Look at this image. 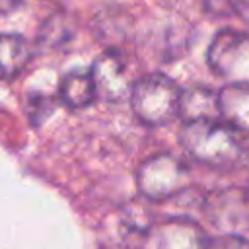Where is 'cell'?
Returning <instances> with one entry per match:
<instances>
[{
  "mask_svg": "<svg viewBox=\"0 0 249 249\" xmlns=\"http://www.w3.org/2000/svg\"><path fill=\"white\" fill-rule=\"evenodd\" d=\"M31 45L16 33H0V80L16 78L31 60Z\"/></svg>",
  "mask_w": 249,
  "mask_h": 249,
  "instance_id": "obj_11",
  "label": "cell"
},
{
  "mask_svg": "<svg viewBox=\"0 0 249 249\" xmlns=\"http://www.w3.org/2000/svg\"><path fill=\"white\" fill-rule=\"evenodd\" d=\"M27 113L33 123H43L51 113H53V103L45 95H35L27 103Z\"/></svg>",
  "mask_w": 249,
  "mask_h": 249,
  "instance_id": "obj_15",
  "label": "cell"
},
{
  "mask_svg": "<svg viewBox=\"0 0 249 249\" xmlns=\"http://www.w3.org/2000/svg\"><path fill=\"white\" fill-rule=\"evenodd\" d=\"M130 239L132 249H202L208 237L195 220L175 216L152 224Z\"/></svg>",
  "mask_w": 249,
  "mask_h": 249,
  "instance_id": "obj_4",
  "label": "cell"
},
{
  "mask_svg": "<svg viewBox=\"0 0 249 249\" xmlns=\"http://www.w3.org/2000/svg\"><path fill=\"white\" fill-rule=\"evenodd\" d=\"M58 97L70 109L89 107L97 97L89 70H72L64 74L58 86Z\"/></svg>",
  "mask_w": 249,
  "mask_h": 249,
  "instance_id": "obj_10",
  "label": "cell"
},
{
  "mask_svg": "<svg viewBox=\"0 0 249 249\" xmlns=\"http://www.w3.org/2000/svg\"><path fill=\"white\" fill-rule=\"evenodd\" d=\"M19 4H21V0H0V14H10Z\"/></svg>",
  "mask_w": 249,
  "mask_h": 249,
  "instance_id": "obj_17",
  "label": "cell"
},
{
  "mask_svg": "<svg viewBox=\"0 0 249 249\" xmlns=\"http://www.w3.org/2000/svg\"><path fill=\"white\" fill-rule=\"evenodd\" d=\"M208 64L222 76H249V35L235 29H222L208 47Z\"/></svg>",
  "mask_w": 249,
  "mask_h": 249,
  "instance_id": "obj_6",
  "label": "cell"
},
{
  "mask_svg": "<svg viewBox=\"0 0 249 249\" xmlns=\"http://www.w3.org/2000/svg\"><path fill=\"white\" fill-rule=\"evenodd\" d=\"M235 16H239L245 23H249V0H237V12Z\"/></svg>",
  "mask_w": 249,
  "mask_h": 249,
  "instance_id": "obj_16",
  "label": "cell"
},
{
  "mask_svg": "<svg viewBox=\"0 0 249 249\" xmlns=\"http://www.w3.org/2000/svg\"><path fill=\"white\" fill-rule=\"evenodd\" d=\"M189 183V167L171 154H156L144 160L136 171V187L140 195L156 202L183 193Z\"/></svg>",
  "mask_w": 249,
  "mask_h": 249,
  "instance_id": "obj_3",
  "label": "cell"
},
{
  "mask_svg": "<svg viewBox=\"0 0 249 249\" xmlns=\"http://www.w3.org/2000/svg\"><path fill=\"white\" fill-rule=\"evenodd\" d=\"M204 216L222 233H249V191L241 187L212 191L204 200Z\"/></svg>",
  "mask_w": 249,
  "mask_h": 249,
  "instance_id": "obj_5",
  "label": "cell"
},
{
  "mask_svg": "<svg viewBox=\"0 0 249 249\" xmlns=\"http://www.w3.org/2000/svg\"><path fill=\"white\" fill-rule=\"evenodd\" d=\"M202 8L214 18H231L237 12V0H202Z\"/></svg>",
  "mask_w": 249,
  "mask_h": 249,
  "instance_id": "obj_14",
  "label": "cell"
},
{
  "mask_svg": "<svg viewBox=\"0 0 249 249\" xmlns=\"http://www.w3.org/2000/svg\"><path fill=\"white\" fill-rule=\"evenodd\" d=\"M179 138L196 161L212 167H231L245 152L241 134L224 121L185 123Z\"/></svg>",
  "mask_w": 249,
  "mask_h": 249,
  "instance_id": "obj_1",
  "label": "cell"
},
{
  "mask_svg": "<svg viewBox=\"0 0 249 249\" xmlns=\"http://www.w3.org/2000/svg\"><path fill=\"white\" fill-rule=\"evenodd\" d=\"M202 249H249V239L243 237V235L220 233L216 237L206 239Z\"/></svg>",
  "mask_w": 249,
  "mask_h": 249,
  "instance_id": "obj_13",
  "label": "cell"
},
{
  "mask_svg": "<svg viewBox=\"0 0 249 249\" xmlns=\"http://www.w3.org/2000/svg\"><path fill=\"white\" fill-rule=\"evenodd\" d=\"M177 117H181L183 123L220 121L218 93L204 86H191L187 89H181Z\"/></svg>",
  "mask_w": 249,
  "mask_h": 249,
  "instance_id": "obj_9",
  "label": "cell"
},
{
  "mask_svg": "<svg viewBox=\"0 0 249 249\" xmlns=\"http://www.w3.org/2000/svg\"><path fill=\"white\" fill-rule=\"evenodd\" d=\"M95 93L107 101H121L130 93L132 78L128 74V66L117 51H107L99 54L89 68Z\"/></svg>",
  "mask_w": 249,
  "mask_h": 249,
  "instance_id": "obj_7",
  "label": "cell"
},
{
  "mask_svg": "<svg viewBox=\"0 0 249 249\" xmlns=\"http://www.w3.org/2000/svg\"><path fill=\"white\" fill-rule=\"evenodd\" d=\"M132 113L150 126L171 123L179 113V86L165 74H148L134 80L130 88Z\"/></svg>",
  "mask_w": 249,
  "mask_h": 249,
  "instance_id": "obj_2",
  "label": "cell"
},
{
  "mask_svg": "<svg viewBox=\"0 0 249 249\" xmlns=\"http://www.w3.org/2000/svg\"><path fill=\"white\" fill-rule=\"evenodd\" d=\"M220 121L237 130L249 134V82H231L218 91Z\"/></svg>",
  "mask_w": 249,
  "mask_h": 249,
  "instance_id": "obj_8",
  "label": "cell"
},
{
  "mask_svg": "<svg viewBox=\"0 0 249 249\" xmlns=\"http://www.w3.org/2000/svg\"><path fill=\"white\" fill-rule=\"evenodd\" d=\"M72 31L74 27L64 14H53L51 18L43 21L39 35H37V43L43 49H56L72 37Z\"/></svg>",
  "mask_w": 249,
  "mask_h": 249,
  "instance_id": "obj_12",
  "label": "cell"
}]
</instances>
